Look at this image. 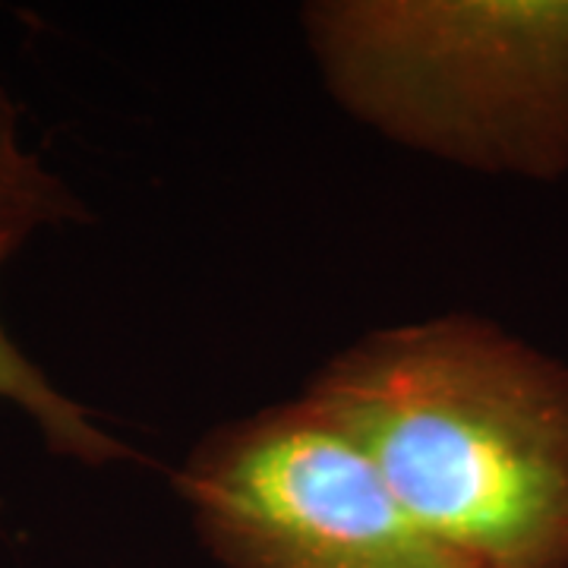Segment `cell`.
Here are the masks:
<instances>
[{"mask_svg":"<svg viewBox=\"0 0 568 568\" xmlns=\"http://www.w3.org/2000/svg\"><path fill=\"white\" fill-rule=\"evenodd\" d=\"M20 244V237L0 234V268ZM0 402L26 410V417L41 433L44 446L61 458H73L89 467L136 458L126 443L95 424L80 402L63 395L61 388L41 373V366L22 354L3 323H0Z\"/></svg>","mask_w":568,"mask_h":568,"instance_id":"cell-4","label":"cell"},{"mask_svg":"<svg viewBox=\"0 0 568 568\" xmlns=\"http://www.w3.org/2000/svg\"><path fill=\"white\" fill-rule=\"evenodd\" d=\"M174 487L222 568H462L310 398L215 426Z\"/></svg>","mask_w":568,"mask_h":568,"instance_id":"cell-3","label":"cell"},{"mask_svg":"<svg viewBox=\"0 0 568 568\" xmlns=\"http://www.w3.org/2000/svg\"><path fill=\"white\" fill-rule=\"evenodd\" d=\"M85 219V205L20 140V114L0 89V234L29 241L39 227Z\"/></svg>","mask_w":568,"mask_h":568,"instance_id":"cell-5","label":"cell"},{"mask_svg":"<svg viewBox=\"0 0 568 568\" xmlns=\"http://www.w3.org/2000/svg\"><path fill=\"white\" fill-rule=\"evenodd\" d=\"M310 48L347 114L489 174L568 171V0H325Z\"/></svg>","mask_w":568,"mask_h":568,"instance_id":"cell-2","label":"cell"},{"mask_svg":"<svg viewBox=\"0 0 568 568\" xmlns=\"http://www.w3.org/2000/svg\"><path fill=\"white\" fill-rule=\"evenodd\" d=\"M304 398L462 568H568V366L448 313L345 347Z\"/></svg>","mask_w":568,"mask_h":568,"instance_id":"cell-1","label":"cell"}]
</instances>
